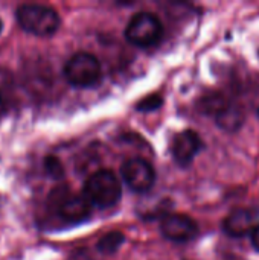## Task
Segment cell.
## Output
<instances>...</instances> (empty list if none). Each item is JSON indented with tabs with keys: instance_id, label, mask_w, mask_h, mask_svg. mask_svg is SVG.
Returning a JSON list of instances; mask_svg holds the SVG:
<instances>
[{
	"instance_id": "obj_4",
	"label": "cell",
	"mask_w": 259,
	"mask_h": 260,
	"mask_svg": "<svg viewBox=\"0 0 259 260\" xmlns=\"http://www.w3.org/2000/svg\"><path fill=\"white\" fill-rule=\"evenodd\" d=\"M163 37V24L153 12H137L131 17L125 27V38L136 47L148 49L160 43Z\"/></svg>"
},
{
	"instance_id": "obj_9",
	"label": "cell",
	"mask_w": 259,
	"mask_h": 260,
	"mask_svg": "<svg viewBox=\"0 0 259 260\" xmlns=\"http://www.w3.org/2000/svg\"><path fill=\"white\" fill-rule=\"evenodd\" d=\"M256 215L252 209H237L229 213L223 222V230L231 238H243L250 235L252 229L255 227Z\"/></svg>"
},
{
	"instance_id": "obj_13",
	"label": "cell",
	"mask_w": 259,
	"mask_h": 260,
	"mask_svg": "<svg viewBox=\"0 0 259 260\" xmlns=\"http://www.w3.org/2000/svg\"><path fill=\"white\" fill-rule=\"evenodd\" d=\"M162 104H163L162 96H159V94H150V96L143 98V99L136 105V108H137L139 111H154V110H157L159 107H162Z\"/></svg>"
},
{
	"instance_id": "obj_2",
	"label": "cell",
	"mask_w": 259,
	"mask_h": 260,
	"mask_svg": "<svg viewBox=\"0 0 259 260\" xmlns=\"http://www.w3.org/2000/svg\"><path fill=\"white\" fill-rule=\"evenodd\" d=\"M82 195L90 204H95L99 209H110L119 203L122 197V184L114 172L110 169H101L87 178Z\"/></svg>"
},
{
	"instance_id": "obj_11",
	"label": "cell",
	"mask_w": 259,
	"mask_h": 260,
	"mask_svg": "<svg viewBox=\"0 0 259 260\" xmlns=\"http://www.w3.org/2000/svg\"><path fill=\"white\" fill-rule=\"evenodd\" d=\"M15 94V81L8 69L0 67V111H5Z\"/></svg>"
},
{
	"instance_id": "obj_1",
	"label": "cell",
	"mask_w": 259,
	"mask_h": 260,
	"mask_svg": "<svg viewBox=\"0 0 259 260\" xmlns=\"http://www.w3.org/2000/svg\"><path fill=\"white\" fill-rule=\"evenodd\" d=\"M17 21L20 27L35 37H52L61 24L58 12L47 6L38 3L20 5L15 11Z\"/></svg>"
},
{
	"instance_id": "obj_7",
	"label": "cell",
	"mask_w": 259,
	"mask_h": 260,
	"mask_svg": "<svg viewBox=\"0 0 259 260\" xmlns=\"http://www.w3.org/2000/svg\"><path fill=\"white\" fill-rule=\"evenodd\" d=\"M52 200L55 201V210L63 221L72 224L81 222L85 221L92 213V204L84 195H75L66 190V193H63L61 197L52 193Z\"/></svg>"
},
{
	"instance_id": "obj_14",
	"label": "cell",
	"mask_w": 259,
	"mask_h": 260,
	"mask_svg": "<svg viewBox=\"0 0 259 260\" xmlns=\"http://www.w3.org/2000/svg\"><path fill=\"white\" fill-rule=\"evenodd\" d=\"M44 166H46V171L47 174L52 177V178H61L64 175V169L61 166V163L55 158V157H46L44 160Z\"/></svg>"
},
{
	"instance_id": "obj_8",
	"label": "cell",
	"mask_w": 259,
	"mask_h": 260,
	"mask_svg": "<svg viewBox=\"0 0 259 260\" xmlns=\"http://www.w3.org/2000/svg\"><path fill=\"white\" fill-rule=\"evenodd\" d=\"M203 140L194 129H185L179 133L172 140V157L177 165L189 166L195 155L203 149Z\"/></svg>"
},
{
	"instance_id": "obj_12",
	"label": "cell",
	"mask_w": 259,
	"mask_h": 260,
	"mask_svg": "<svg viewBox=\"0 0 259 260\" xmlns=\"http://www.w3.org/2000/svg\"><path fill=\"white\" fill-rule=\"evenodd\" d=\"M124 241H125V236L121 232H110L99 239L98 250L104 254H113L122 247Z\"/></svg>"
},
{
	"instance_id": "obj_16",
	"label": "cell",
	"mask_w": 259,
	"mask_h": 260,
	"mask_svg": "<svg viewBox=\"0 0 259 260\" xmlns=\"http://www.w3.org/2000/svg\"><path fill=\"white\" fill-rule=\"evenodd\" d=\"M72 260H93V259L90 257V254H89V253H76V254H73Z\"/></svg>"
},
{
	"instance_id": "obj_3",
	"label": "cell",
	"mask_w": 259,
	"mask_h": 260,
	"mask_svg": "<svg viewBox=\"0 0 259 260\" xmlns=\"http://www.w3.org/2000/svg\"><path fill=\"white\" fill-rule=\"evenodd\" d=\"M66 81L76 88L95 87L102 78V69L99 59L87 52H78L72 55L64 66Z\"/></svg>"
},
{
	"instance_id": "obj_6",
	"label": "cell",
	"mask_w": 259,
	"mask_h": 260,
	"mask_svg": "<svg viewBox=\"0 0 259 260\" xmlns=\"http://www.w3.org/2000/svg\"><path fill=\"white\" fill-rule=\"evenodd\" d=\"M160 232L168 241L183 244L192 241L198 235V225L188 215L169 213L162 218Z\"/></svg>"
},
{
	"instance_id": "obj_10",
	"label": "cell",
	"mask_w": 259,
	"mask_h": 260,
	"mask_svg": "<svg viewBox=\"0 0 259 260\" xmlns=\"http://www.w3.org/2000/svg\"><path fill=\"white\" fill-rule=\"evenodd\" d=\"M217 123L224 129V131H237L241 123H243V116H241V110L232 105H226L217 116Z\"/></svg>"
},
{
	"instance_id": "obj_17",
	"label": "cell",
	"mask_w": 259,
	"mask_h": 260,
	"mask_svg": "<svg viewBox=\"0 0 259 260\" xmlns=\"http://www.w3.org/2000/svg\"><path fill=\"white\" fill-rule=\"evenodd\" d=\"M2 30H3V21L0 20V34H2Z\"/></svg>"
},
{
	"instance_id": "obj_5",
	"label": "cell",
	"mask_w": 259,
	"mask_h": 260,
	"mask_svg": "<svg viewBox=\"0 0 259 260\" xmlns=\"http://www.w3.org/2000/svg\"><path fill=\"white\" fill-rule=\"evenodd\" d=\"M124 183L133 192H148L156 183L154 168L143 158H130L121 168Z\"/></svg>"
},
{
	"instance_id": "obj_15",
	"label": "cell",
	"mask_w": 259,
	"mask_h": 260,
	"mask_svg": "<svg viewBox=\"0 0 259 260\" xmlns=\"http://www.w3.org/2000/svg\"><path fill=\"white\" fill-rule=\"evenodd\" d=\"M250 244H252L253 250L259 253V224H256L250 232Z\"/></svg>"
}]
</instances>
